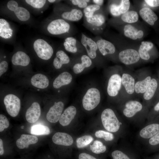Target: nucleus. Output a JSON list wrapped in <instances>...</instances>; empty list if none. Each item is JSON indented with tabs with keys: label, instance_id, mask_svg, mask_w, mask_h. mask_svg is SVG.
<instances>
[{
	"label": "nucleus",
	"instance_id": "38",
	"mask_svg": "<svg viewBox=\"0 0 159 159\" xmlns=\"http://www.w3.org/2000/svg\"><path fill=\"white\" fill-rule=\"evenodd\" d=\"M116 135L112 133L102 130H98L95 133V135L97 138H102L107 142H112L115 140L116 139Z\"/></svg>",
	"mask_w": 159,
	"mask_h": 159
},
{
	"label": "nucleus",
	"instance_id": "33",
	"mask_svg": "<svg viewBox=\"0 0 159 159\" xmlns=\"http://www.w3.org/2000/svg\"><path fill=\"white\" fill-rule=\"evenodd\" d=\"M153 44L149 41H143L139 47L138 52L140 57L144 60H148L150 58L148 52L153 47Z\"/></svg>",
	"mask_w": 159,
	"mask_h": 159
},
{
	"label": "nucleus",
	"instance_id": "28",
	"mask_svg": "<svg viewBox=\"0 0 159 159\" xmlns=\"http://www.w3.org/2000/svg\"><path fill=\"white\" fill-rule=\"evenodd\" d=\"M38 139L35 136L27 134H22L16 142V145L19 149L28 148L29 145L37 143Z\"/></svg>",
	"mask_w": 159,
	"mask_h": 159
},
{
	"label": "nucleus",
	"instance_id": "50",
	"mask_svg": "<svg viewBox=\"0 0 159 159\" xmlns=\"http://www.w3.org/2000/svg\"><path fill=\"white\" fill-rule=\"evenodd\" d=\"M159 75V82H158V86L157 91L154 97V99L155 100V103H157L158 100H159V71L158 72Z\"/></svg>",
	"mask_w": 159,
	"mask_h": 159
},
{
	"label": "nucleus",
	"instance_id": "17",
	"mask_svg": "<svg viewBox=\"0 0 159 159\" xmlns=\"http://www.w3.org/2000/svg\"><path fill=\"white\" fill-rule=\"evenodd\" d=\"M130 6V2L129 0H121L119 4L112 1L109 3V10L112 16L116 17L128 11Z\"/></svg>",
	"mask_w": 159,
	"mask_h": 159
},
{
	"label": "nucleus",
	"instance_id": "7",
	"mask_svg": "<svg viewBox=\"0 0 159 159\" xmlns=\"http://www.w3.org/2000/svg\"><path fill=\"white\" fill-rule=\"evenodd\" d=\"M106 18L103 10L99 11L92 17H84L83 25L96 36L101 34L105 27Z\"/></svg>",
	"mask_w": 159,
	"mask_h": 159
},
{
	"label": "nucleus",
	"instance_id": "21",
	"mask_svg": "<svg viewBox=\"0 0 159 159\" xmlns=\"http://www.w3.org/2000/svg\"><path fill=\"white\" fill-rule=\"evenodd\" d=\"M70 59L65 52L61 47L57 50L52 64L56 69H61L64 65H67L70 63Z\"/></svg>",
	"mask_w": 159,
	"mask_h": 159
},
{
	"label": "nucleus",
	"instance_id": "29",
	"mask_svg": "<svg viewBox=\"0 0 159 159\" xmlns=\"http://www.w3.org/2000/svg\"><path fill=\"white\" fill-rule=\"evenodd\" d=\"M125 36L133 40L142 38L144 35L143 32L138 30L133 25L128 24L125 25L123 29Z\"/></svg>",
	"mask_w": 159,
	"mask_h": 159
},
{
	"label": "nucleus",
	"instance_id": "9",
	"mask_svg": "<svg viewBox=\"0 0 159 159\" xmlns=\"http://www.w3.org/2000/svg\"><path fill=\"white\" fill-rule=\"evenodd\" d=\"M100 100V94L99 90L95 88H90L88 89L83 97V107L86 110H91L98 105Z\"/></svg>",
	"mask_w": 159,
	"mask_h": 159
},
{
	"label": "nucleus",
	"instance_id": "53",
	"mask_svg": "<svg viewBox=\"0 0 159 159\" xmlns=\"http://www.w3.org/2000/svg\"><path fill=\"white\" fill-rule=\"evenodd\" d=\"M21 128L23 129V128H24V126H21Z\"/></svg>",
	"mask_w": 159,
	"mask_h": 159
},
{
	"label": "nucleus",
	"instance_id": "49",
	"mask_svg": "<svg viewBox=\"0 0 159 159\" xmlns=\"http://www.w3.org/2000/svg\"><path fill=\"white\" fill-rule=\"evenodd\" d=\"M92 4L102 6L104 4V1L103 0H92Z\"/></svg>",
	"mask_w": 159,
	"mask_h": 159
},
{
	"label": "nucleus",
	"instance_id": "1",
	"mask_svg": "<svg viewBox=\"0 0 159 159\" xmlns=\"http://www.w3.org/2000/svg\"><path fill=\"white\" fill-rule=\"evenodd\" d=\"M41 29L48 35L64 39L74 35L76 29L72 22L66 21L53 14L42 23Z\"/></svg>",
	"mask_w": 159,
	"mask_h": 159
},
{
	"label": "nucleus",
	"instance_id": "43",
	"mask_svg": "<svg viewBox=\"0 0 159 159\" xmlns=\"http://www.w3.org/2000/svg\"><path fill=\"white\" fill-rule=\"evenodd\" d=\"M143 143L145 146L149 147L159 145V132Z\"/></svg>",
	"mask_w": 159,
	"mask_h": 159
},
{
	"label": "nucleus",
	"instance_id": "47",
	"mask_svg": "<svg viewBox=\"0 0 159 159\" xmlns=\"http://www.w3.org/2000/svg\"><path fill=\"white\" fill-rule=\"evenodd\" d=\"M144 1L147 5L150 7L159 6V0H145Z\"/></svg>",
	"mask_w": 159,
	"mask_h": 159
},
{
	"label": "nucleus",
	"instance_id": "20",
	"mask_svg": "<svg viewBox=\"0 0 159 159\" xmlns=\"http://www.w3.org/2000/svg\"><path fill=\"white\" fill-rule=\"evenodd\" d=\"M64 104L62 101L55 102L48 111L46 118L52 123H55L59 121L64 108Z\"/></svg>",
	"mask_w": 159,
	"mask_h": 159
},
{
	"label": "nucleus",
	"instance_id": "31",
	"mask_svg": "<svg viewBox=\"0 0 159 159\" xmlns=\"http://www.w3.org/2000/svg\"><path fill=\"white\" fill-rule=\"evenodd\" d=\"M72 77L69 72H64L60 74L54 80L53 83V87L58 89L62 86L69 84L72 82Z\"/></svg>",
	"mask_w": 159,
	"mask_h": 159
},
{
	"label": "nucleus",
	"instance_id": "46",
	"mask_svg": "<svg viewBox=\"0 0 159 159\" xmlns=\"http://www.w3.org/2000/svg\"><path fill=\"white\" fill-rule=\"evenodd\" d=\"M9 126V122L6 117L4 115H0V132H2L5 129Z\"/></svg>",
	"mask_w": 159,
	"mask_h": 159
},
{
	"label": "nucleus",
	"instance_id": "5",
	"mask_svg": "<svg viewBox=\"0 0 159 159\" xmlns=\"http://www.w3.org/2000/svg\"><path fill=\"white\" fill-rule=\"evenodd\" d=\"M30 46L37 57L42 61L50 60L54 53V46L43 38L37 37L33 39L31 42Z\"/></svg>",
	"mask_w": 159,
	"mask_h": 159
},
{
	"label": "nucleus",
	"instance_id": "51",
	"mask_svg": "<svg viewBox=\"0 0 159 159\" xmlns=\"http://www.w3.org/2000/svg\"><path fill=\"white\" fill-rule=\"evenodd\" d=\"M3 143L2 140L0 139V155H2L4 153Z\"/></svg>",
	"mask_w": 159,
	"mask_h": 159
},
{
	"label": "nucleus",
	"instance_id": "26",
	"mask_svg": "<svg viewBox=\"0 0 159 159\" xmlns=\"http://www.w3.org/2000/svg\"><path fill=\"white\" fill-rule=\"evenodd\" d=\"M30 82L33 86L40 89L47 88L49 84L48 77L42 73H37L33 75L31 79Z\"/></svg>",
	"mask_w": 159,
	"mask_h": 159
},
{
	"label": "nucleus",
	"instance_id": "36",
	"mask_svg": "<svg viewBox=\"0 0 159 159\" xmlns=\"http://www.w3.org/2000/svg\"><path fill=\"white\" fill-rule=\"evenodd\" d=\"M139 18L138 13L134 11H128L121 15V19L124 22L132 24L137 22Z\"/></svg>",
	"mask_w": 159,
	"mask_h": 159
},
{
	"label": "nucleus",
	"instance_id": "2",
	"mask_svg": "<svg viewBox=\"0 0 159 159\" xmlns=\"http://www.w3.org/2000/svg\"><path fill=\"white\" fill-rule=\"evenodd\" d=\"M122 117L126 122L140 128L146 123L148 107L138 101L129 100L122 102L120 106Z\"/></svg>",
	"mask_w": 159,
	"mask_h": 159
},
{
	"label": "nucleus",
	"instance_id": "30",
	"mask_svg": "<svg viewBox=\"0 0 159 159\" xmlns=\"http://www.w3.org/2000/svg\"><path fill=\"white\" fill-rule=\"evenodd\" d=\"M139 14L142 19L151 26L153 25L158 19L155 13L148 7H145L141 9L139 11Z\"/></svg>",
	"mask_w": 159,
	"mask_h": 159
},
{
	"label": "nucleus",
	"instance_id": "14",
	"mask_svg": "<svg viewBox=\"0 0 159 159\" xmlns=\"http://www.w3.org/2000/svg\"><path fill=\"white\" fill-rule=\"evenodd\" d=\"M21 1L31 13L36 14L43 13L49 5L47 0H24Z\"/></svg>",
	"mask_w": 159,
	"mask_h": 159
},
{
	"label": "nucleus",
	"instance_id": "22",
	"mask_svg": "<svg viewBox=\"0 0 159 159\" xmlns=\"http://www.w3.org/2000/svg\"><path fill=\"white\" fill-rule=\"evenodd\" d=\"M158 78L156 77L152 78L150 85L144 93L143 98L147 102L146 105L148 107L149 102L154 99L158 86Z\"/></svg>",
	"mask_w": 159,
	"mask_h": 159
},
{
	"label": "nucleus",
	"instance_id": "41",
	"mask_svg": "<svg viewBox=\"0 0 159 159\" xmlns=\"http://www.w3.org/2000/svg\"><path fill=\"white\" fill-rule=\"evenodd\" d=\"M93 138L91 135H86L78 138L76 140L77 147L79 148H83L90 143Z\"/></svg>",
	"mask_w": 159,
	"mask_h": 159
},
{
	"label": "nucleus",
	"instance_id": "23",
	"mask_svg": "<svg viewBox=\"0 0 159 159\" xmlns=\"http://www.w3.org/2000/svg\"><path fill=\"white\" fill-rule=\"evenodd\" d=\"M41 113L39 104L37 102H34L26 111L25 114L26 119L29 122H35L39 119Z\"/></svg>",
	"mask_w": 159,
	"mask_h": 159
},
{
	"label": "nucleus",
	"instance_id": "24",
	"mask_svg": "<svg viewBox=\"0 0 159 159\" xmlns=\"http://www.w3.org/2000/svg\"><path fill=\"white\" fill-rule=\"evenodd\" d=\"M77 113V109L73 106L67 107L62 114L59 120V123L63 126L69 125L74 118Z\"/></svg>",
	"mask_w": 159,
	"mask_h": 159
},
{
	"label": "nucleus",
	"instance_id": "45",
	"mask_svg": "<svg viewBox=\"0 0 159 159\" xmlns=\"http://www.w3.org/2000/svg\"><path fill=\"white\" fill-rule=\"evenodd\" d=\"M4 58V56L1 57L0 62V77H1L7 70L8 63L7 59Z\"/></svg>",
	"mask_w": 159,
	"mask_h": 159
},
{
	"label": "nucleus",
	"instance_id": "11",
	"mask_svg": "<svg viewBox=\"0 0 159 159\" xmlns=\"http://www.w3.org/2000/svg\"><path fill=\"white\" fill-rule=\"evenodd\" d=\"M4 102L10 115L15 117L18 115L21 108V101L17 96L12 94L6 95L4 97Z\"/></svg>",
	"mask_w": 159,
	"mask_h": 159
},
{
	"label": "nucleus",
	"instance_id": "48",
	"mask_svg": "<svg viewBox=\"0 0 159 159\" xmlns=\"http://www.w3.org/2000/svg\"><path fill=\"white\" fill-rule=\"evenodd\" d=\"M78 158L79 159H97L93 156L85 153L80 154Z\"/></svg>",
	"mask_w": 159,
	"mask_h": 159
},
{
	"label": "nucleus",
	"instance_id": "39",
	"mask_svg": "<svg viewBox=\"0 0 159 159\" xmlns=\"http://www.w3.org/2000/svg\"><path fill=\"white\" fill-rule=\"evenodd\" d=\"M31 133L36 135H45L50 133L49 128L47 126L41 125H36L31 127Z\"/></svg>",
	"mask_w": 159,
	"mask_h": 159
},
{
	"label": "nucleus",
	"instance_id": "8",
	"mask_svg": "<svg viewBox=\"0 0 159 159\" xmlns=\"http://www.w3.org/2000/svg\"><path fill=\"white\" fill-rule=\"evenodd\" d=\"M15 27L8 20L0 18V38L4 42L13 43L15 40L16 34Z\"/></svg>",
	"mask_w": 159,
	"mask_h": 159
},
{
	"label": "nucleus",
	"instance_id": "6",
	"mask_svg": "<svg viewBox=\"0 0 159 159\" xmlns=\"http://www.w3.org/2000/svg\"><path fill=\"white\" fill-rule=\"evenodd\" d=\"M53 11L54 15L71 22L78 21L83 16L82 10L62 2L53 4Z\"/></svg>",
	"mask_w": 159,
	"mask_h": 159
},
{
	"label": "nucleus",
	"instance_id": "12",
	"mask_svg": "<svg viewBox=\"0 0 159 159\" xmlns=\"http://www.w3.org/2000/svg\"><path fill=\"white\" fill-rule=\"evenodd\" d=\"M80 41L84 46L87 54L92 59H96L100 52L95 41L84 33H81Z\"/></svg>",
	"mask_w": 159,
	"mask_h": 159
},
{
	"label": "nucleus",
	"instance_id": "4",
	"mask_svg": "<svg viewBox=\"0 0 159 159\" xmlns=\"http://www.w3.org/2000/svg\"><path fill=\"white\" fill-rule=\"evenodd\" d=\"M102 126L105 130L119 137L123 138L127 135V126L122 117L118 116L114 111L109 108H105L101 115Z\"/></svg>",
	"mask_w": 159,
	"mask_h": 159
},
{
	"label": "nucleus",
	"instance_id": "3",
	"mask_svg": "<svg viewBox=\"0 0 159 159\" xmlns=\"http://www.w3.org/2000/svg\"><path fill=\"white\" fill-rule=\"evenodd\" d=\"M1 16L23 24H32L31 12L20 1L9 0L0 6Z\"/></svg>",
	"mask_w": 159,
	"mask_h": 159
},
{
	"label": "nucleus",
	"instance_id": "34",
	"mask_svg": "<svg viewBox=\"0 0 159 159\" xmlns=\"http://www.w3.org/2000/svg\"><path fill=\"white\" fill-rule=\"evenodd\" d=\"M152 77L148 76L143 80L135 83V91L137 94H144L146 91L150 83Z\"/></svg>",
	"mask_w": 159,
	"mask_h": 159
},
{
	"label": "nucleus",
	"instance_id": "25",
	"mask_svg": "<svg viewBox=\"0 0 159 159\" xmlns=\"http://www.w3.org/2000/svg\"><path fill=\"white\" fill-rule=\"evenodd\" d=\"M53 142L56 144L66 146H69L73 143L72 137L65 132H57L52 136Z\"/></svg>",
	"mask_w": 159,
	"mask_h": 159
},
{
	"label": "nucleus",
	"instance_id": "52",
	"mask_svg": "<svg viewBox=\"0 0 159 159\" xmlns=\"http://www.w3.org/2000/svg\"><path fill=\"white\" fill-rule=\"evenodd\" d=\"M49 4H53L62 2V0H47Z\"/></svg>",
	"mask_w": 159,
	"mask_h": 159
},
{
	"label": "nucleus",
	"instance_id": "27",
	"mask_svg": "<svg viewBox=\"0 0 159 159\" xmlns=\"http://www.w3.org/2000/svg\"><path fill=\"white\" fill-rule=\"evenodd\" d=\"M80 60V62L75 63L73 67V71L76 74L81 73L85 68L90 67L92 64V60L87 54L81 55Z\"/></svg>",
	"mask_w": 159,
	"mask_h": 159
},
{
	"label": "nucleus",
	"instance_id": "42",
	"mask_svg": "<svg viewBox=\"0 0 159 159\" xmlns=\"http://www.w3.org/2000/svg\"><path fill=\"white\" fill-rule=\"evenodd\" d=\"M113 159H131L129 156L122 150L117 149L113 151L111 153Z\"/></svg>",
	"mask_w": 159,
	"mask_h": 159
},
{
	"label": "nucleus",
	"instance_id": "40",
	"mask_svg": "<svg viewBox=\"0 0 159 159\" xmlns=\"http://www.w3.org/2000/svg\"><path fill=\"white\" fill-rule=\"evenodd\" d=\"M90 149L93 153L100 154L105 152L107 147L101 141L96 140L94 141L92 144L90 145Z\"/></svg>",
	"mask_w": 159,
	"mask_h": 159
},
{
	"label": "nucleus",
	"instance_id": "35",
	"mask_svg": "<svg viewBox=\"0 0 159 159\" xmlns=\"http://www.w3.org/2000/svg\"><path fill=\"white\" fill-rule=\"evenodd\" d=\"M102 10V6L93 4H91L82 11L84 17L88 18L92 17L96 13Z\"/></svg>",
	"mask_w": 159,
	"mask_h": 159
},
{
	"label": "nucleus",
	"instance_id": "15",
	"mask_svg": "<svg viewBox=\"0 0 159 159\" xmlns=\"http://www.w3.org/2000/svg\"><path fill=\"white\" fill-rule=\"evenodd\" d=\"M11 62L14 66L25 67L30 64L31 59L24 51L18 47L16 48L11 57Z\"/></svg>",
	"mask_w": 159,
	"mask_h": 159
},
{
	"label": "nucleus",
	"instance_id": "44",
	"mask_svg": "<svg viewBox=\"0 0 159 159\" xmlns=\"http://www.w3.org/2000/svg\"><path fill=\"white\" fill-rule=\"evenodd\" d=\"M159 113V100L155 104L152 110L149 112L147 118L148 122L153 120L155 116Z\"/></svg>",
	"mask_w": 159,
	"mask_h": 159
},
{
	"label": "nucleus",
	"instance_id": "13",
	"mask_svg": "<svg viewBox=\"0 0 159 159\" xmlns=\"http://www.w3.org/2000/svg\"><path fill=\"white\" fill-rule=\"evenodd\" d=\"M62 46L65 51L71 53H86L81 41L73 36H69L64 39Z\"/></svg>",
	"mask_w": 159,
	"mask_h": 159
},
{
	"label": "nucleus",
	"instance_id": "37",
	"mask_svg": "<svg viewBox=\"0 0 159 159\" xmlns=\"http://www.w3.org/2000/svg\"><path fill=\"white\" fill-rule=\"evenodd\" d=\"M65 3L82 10L89 4H92L91 0H68L64 1Z\"/></svg>",
	"mask_w": 159,
	"mask_h": 159
},
{
	"label": "nucleus",
	"instance_id": "18",
	"mask_svg": "<svg viewBox=\"0 0 159 159\" xmlns=\"http://www.w3.org/2000/svg\"><path fill=\"white\" fill-rule=\"evenodd\" d=\"M119 59L120 61L125 65H130L138 62L140 57L136 50L128 49L121 51L119 54Z\"/></svg>",
	"mask_w": 159,
	"mask_h": 159
},
{
	"label": "nucleus",
	"instance_id": "32",
	"mask_svg": "<svg viewBox=\"0 0 159 159\" xmlns=\"http://www.w3.org/2000/svg\"><path fill=\"white\" fill-rule=\"evenodd\" d=\"M122 84L126 92L130 95L132 94L135 91V80L130 74L124 73L121 77Z\"/></svg>",
	"mask_w": 159,
	"mask_h": 159
},
{
	"label": "nucleus",
	"instance_id": "16",
	"mask_svg": "<svg viewBox=\"0 0 159 159\" xmlns=\"http://www.w3.org/2000/svg\"><path fill=\"white\" fill-rule=\"evenodd\" d=\"M92 39L96 42L99 50L103 56L112 55L115 52L116 48L112 42L99 36H96Z\"/></svg>",
	"mask_w": 159,
	"mask_h": 159
},
{
	"label": "nucleus",
	"instance_id": "10",
	"mask_svg": "<svg viewBox=\"0 0 159 159\" xmlns=\"http://www.w3.org/2000/svg\"><path fill=\"white\" fill-rule=\"evenodd\" d=\"M150 121L147 122L138 131L137 135L138 140L144 143L159 132V123Z\"/></svg>",
	"mask_w": 159,
	"mask_h": 159
},
{
	"label": "nucleus",
	"instance_id": "19",
	"mask_svg": "<svg viewBox=\"0 0 159 159\" xmlns=\"http://www.w3.org/2000/svg\"><path fill=\"white\" fill-rule=\"evenodd\" d=\"M121 77L115 74L110 78L107 84V92L108 95L112 97H115L118 94L122 85Z\"/></svg>",
	"mask_w": 159,
	"mask_h": 159
}]
</instances>
